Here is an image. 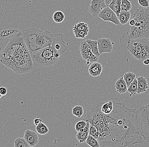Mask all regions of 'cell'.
Returning a JSON list of instances; mask_svg holds the SVG:
<instances>
[{
    "label": "cell",
    "instance_id": "6da1fadb",
    "mask_svg": "<svg viewBox=\"0 0 149 147\" xmlns=\"http://www.w3.org/2000/svg\"><path fill=\"white\" fill-rule=\"evenodd\" d=\"M113 108L105 114L100 103L88 106L83 120L96 127L100 147H131L144 142L139 110L128 107L123 102L113 100Z\"/></svg>",
    "mask_w": 149,
    "mask_h": 147
},
{
    "label": "cell",
    "instance_id": "7a4b0ae2",
    "mask_svg": "<svg viewBox=\"0 0 149 147\" xmlns=\"http://www.w3.org/2000/svg\"><path fill=\"white\" fill-rule=\"evenodd\" d=\"M1 46V63L15 73L25 74L33 69L34 65L22 32L12 29L2 31Z\"/></svg>",
    "mask_w": 149,
    "mask_h": 147
},
{
    "label": "cell",
    "instance_id": "3957f363",
    "mask_svg": "<svg viewBox=\"0 0 149 147\" xmlns=\"http://www.w3.org/2000/svg\"><path fill=\"white\" fill-rule=\"evenodd\" d=\"M22 33L25 43L30 53L49 46L54 40L51 32L38 29H27L23 30Z\"/></svg>",
    "mask_w": 149,
    "mask_h": 147
},
{
    "label": "cell",
    "instance_id": "277c9868",
    "mask_svg": "<svg viewBox=\"0 0 149 147\" xmlns=\"http://www.w3.org/2000/svg\"><path fill=\"white\" fill-rule=\"evenodd\" d=\"M34 66L45 68L52 67L57 63L62 56L51 45L30 53Z\"/></svg>",
    "mask_w": 149,
    "mask_h": 147
},
{
    "label": "cell",
    "instance_id": "5b68a950",
    "mask_svg": "<svg viewBox=\"0 0 149 147\" xmlns=\"http://www.w3.org/2000/svg\"><path fill=\"white\" fill-rule=\"evenodd\" d=\"M149 45L148 39H135L129 40L127 49L129 53L136 60L139 61V54L141 51Z\"/></svg>",
    "mask_w": 149,
    "mask_h": 147
},
{
    "label": "cell",
    "instance_id": "8992f818",
    "mask_svg": "<svg viewBox=\"0 0 149 147\" xmlns=\"http://www.w3.org/2000/svg\"><path fill=\"white\" fill-rule=\"evenodd\" d=\"M141 118V128L143 139L149 142V110L146 106L139 108Z\"/></svg>",
    "mask_w": 149,
    "mask_h": 147
},
{
    "label": "cell",
    "instance_id": "52a82bcc",
    "mask_svg": "<svg viewBox=\"0 0 149 147\" xmlns=\"http://www.w3.org/2000/svg\"><path fill=\"white\" fill-rule=\"evenodd\" d=\"M148 39L149 38V27L130 26V32L128 35L129 40L135 39Z\"/></svg>",
    "mask_w": 149,
    "mask_h": 147
},
{
    "label": "cell",
    "instance_id": "ba28073f",
    "mask_svg": "<svg viewBox=\"0 0 149 147\" xmlns=\"http://www.w3.org/2000/svg\"><path fill=\"white\" fill-rule=\"evenodd\" d=\"M80 52L82 57L87 62L86 65L89 64L90 62H96L98 60L99 58L92 52L90 45L86 40L80 44Z\"/></svg>",
    "mask_w": 149,
    "mask_h": 147
},
{
    "label": "cell",
    "instance_id": "9c48e42d",
    "mask_svg": "<svg viewBox=\"0 0 149 147\" xmlns=\"http://www.w3.org/2000/svg\"><path fill=\"white\" fill-rule=\"evenodd\" d=\"M98 17L106 22H110L116 25L121 24L116 14L107 6L101 11Z\"/></svg>",
    "mask_w": 149,
    "mask_h": 147
},
{
    "label": "cell",
    "instance_id": "30bf717a",
    "mask_svg": "<svg viewBox=\"0 0 149 147\" xmlns=\"http://www.w3.org/2000/svg\"><path fill=\"white\" fill-rule=\"evenodd\" d=\"M132 17L138 20L141 26L149 27V8L138 7Z\"/></svg>",
    "mask_w": 149,
    "mask_h": 147
},
{
    "label": "cell",
    "instance_id": "8fae6325",
    "mask_svg": "<svg viewBox=\"0 0 149 147\" xmlns=\"http://www.w3.org/2000/svg\"><path fill=\"white\" fill-rule=\"evenodd\" d=\"M54 40L51 45L56 51L62 55L67 50L68 44L63 40V36L60 33L53 34Z\"/></svg>",
    "mask_w": 149,
    "mask_h": 147
},
{
    "label": "cell",
    "instance_id": "7c38bea8",
    "mask_svg": "<svg viewBox=\"0 0 149 147\" xmlns=\"http://www.w3.org/2000/svg\"><path fill=\"white\" fill-rule=\"evenodd\" d=\"M88 24L83 22L75 24L73 27L74 36L78 39H83L88 35L89 31Z\"/></svg>",
    "mask_w": 149,
    "mask_h": 147
},
{
    "label": "cell",
    "instance_id": "4fadbf2b",
    "mask_svg": "<svg viewBox=\"0 0 149 147\" xmlns=\"http://www.w3.org/2000/svg\"><path fill=\"white\" fill-rule=\"evenodd\" d=\"M107 6L105 0H92L89 6V12L93 16H98L101 11Z\"/></svg>",
    "mask_w": 149,
    "mask_h": 147
},
{
    "label": "cell",
    "instance_id": "5bb4252c",
    "mask_svg": "<svg viewBox=\"0 0 149 147\" xmlns=\"http://www.w3.org/2000/svg\"><path fill=\"white\" fill-rule=\"evenodd\" d=\"M99 52L100 54L103 53H111L113 48V43L109 38H101L97 40Z\"/></svg>",
    "mask_w": 149,
    "mask_h": 147
},
{
    "label": "cell",
    "instance_id": "9a60e30c",
    "mask_svg": "<svg viewBox=\"0 0 149 147\" xmlns=\"http://www.w3.org/2000/svg\"><path fill=\"white\" fill-rule=\"evenodd\" d=\"M24 138L30 147H34L39 142V137L37 133L28 129L25 131Z\"/></svg>",
    "mask_w": 149,
    "mask_h": 147
},
{
    "label": "cell",
    "instance_id": "2e32d148",
    "mask_svg": "<svg viewBox=\"0 0 149 147\" xmlns=\"http://www.w3.org/2000/svg\"><path fill=\"white\" fill-rule=\"evenodd\" d=\"M102 71V66L100 63L97 62H93L89 68L88 71L93 77H96L100 76Z\"/></svg>",
    "mask_w": 149,
    "mask_h": 147
},
{
    "label": "cell",
    "instance_id": "e0dca14e",
    "mask_svg": "<svg viewBox=\"0 0 149 147\" xmlns=\"http://www.w3.org/2000/svg\"><path fill=\"white\" fill-rule=\"evenodd\" d=\"M90 126V123L87 122V124L86 125L85 128L83 129H81L77 133L76 137L80 143H83L86 141L88 135H89Z\"/></svg>",
    "mask_w": 149,
    "mask_h": 147
},
{
    "label": "cell",
    "instance_id": "ac0fdd59",
    "mask_svg": "<svg viewBox=\"0 0 149 147\" xmlns=\"http://www.w3.org/2000/svg\"><path fill=\"white\" fill-rule=\"evenodd\" d=\"M137 79L138 85V94L143 93L149 88L147 79L143 76H140Z\"/></svg>",
    "mask_w": 149,
    "mask_h": 147
},
{
    "label": "cell",
    "instance_id": "d6986e66",
    "mask_svg": "<svg viewBox=\"0 0 149 147\" xmlns=\"http://www.w3.org/2000/svg\"><path fill=\"white\" fill-rule=\"evenodd\" d=\"M115 88L118 93L121 94H124L127 92L128 86L126 83L123 77H121L117 80L115 83Z\"/></svg>",
    "mask_w": 149,
    "mask_h": 147
},
{
    "label": "cell",
    "instance_id": "ffe728a7",
    "mask_svg": "<svg viewBox=\"0 0 149 147\" xmlns=\"http://www.w3.org/2000/svg\"><path fill=\"white\" fill-rule=\"evenodd\" d=\"M130 11H121L118 16L121 24L124 25L127 24L130 19Z\"/></svg>",
    "mask_w": 149,
    "mask_h": 147
},
{
    "label": "cell",
    "instance_id": "44dd1931",
    "mask_svg": "<svg viewBox=\"0 0 149 147\" xmlns=\"http://www.w3.org/2000/svg\"><path fill=\"white\" fill-rule=\"evenodd\" d=\"M121 0H113L108 6L119 16L121 12Z\"/></svg>",
    "mask_w": 149,
    "mask_h": 147
},
{
    "label": "cell",
    "instance_id": "7402d4cb",
    "mask_svg": "<svg viewBox=\"0 0 149 147\" xmlns=\"http://www.w3.org/2000/svg\"><path fill=\"white\" fill-rule=\"evenodd\" d=\"M91 47L92 52L97 57L99 58L100 54L99 52L98 47L97 41L93 40L88 39L86 40Z\"/></svg>",
    "mask_w": 149,
    "mask_h": 147
},
{
    "label": "cell",
    "instance_id": "603a6c76",
    "mask_svg": "<svg viewBox=\"0 0 149 147\" xmlns=\"http://www.w3.org/2000/svg\"><path fill=\"white\" fill-rule=\"evenodd\" d=\"M138 81L137 79H135L130 84L128 87L127 92L130 93V96L135 95L138 94Z\"/></svg>",
    "mask_w": 149,
    "mask_h": 147
},
{
    "label": "cell",
    "instance_id": "cb8c5ba5",
    "mask_svg": "<svg viewBox=\"0 0 149 147\" xmlns=\"http://www.w3.org/2000/svg\"><path fill=\"white\" fill-rule=\"evenodd\" d=\"M53 18L54 21L56 23H61L65 20V15L61 11H57L54 13Z\"/></svg>",
    "mask_w": 149,
    "mask_h": 147
},
{
    "label": "cell",
    "instance_id": "d4e9b609",
    "mask_svg": "<svg viewBox=\"0 0 149 147\" xmlns=\"http://www.w3.org/2000/svg\"><path fill=\"white\" fill-rule=\"evenodd\" d=\"M123 78L128 87L136 79V75L134 72H126L124 75Z\"/></svg>",
    "mask_w": 149,
    "mask_h": 147
},
{
    "label": "cell",
    "instance_id": "484cf974",
    "mask_svg": "<svg viewBox=\"0 0 149 147\" xmlns=\"http://www.w3.org/2000/svg\"><path fill=\"white\" fill-rule=\"evenodd\" d=\"M36 130L37 132L40 135L46 134L49 132V128L45 124L42 122L36 125Z\"/></svg>",
    "mask_w": 149,
    "mask_h": 147
},
{
    "label": "cell",
    "instance_id": "4316f807",
    "mask_svg": "<svg viewBox=\"0 0 149 147\" xmlns=\"http://www.w3.org/2000/svg\"><path fill=\"white\" fill-rule=\"evenodd\" d=\"M86 142L87 145L91 147H100L99 142L97 139L91 135H88Z\"/></svg>",
    "mask_w": 149,
    "mask_h": 147
},
{
    "label": "cell",
    "instance_id": "83f0119b",
    "mask_svg": "<svg viewBox=\"0 0 149 147\" xmlns=\"http://www.w3.org/2000/svg\"><path fill=\"white\" fill-rule=\"evenodd\" d=\"M14 147H30V146L26 141L24 137H18L14 141Z\"/></svg>",
    "mask_w": 149,
    "mask_h": 147
},
{
    "label": "cell",
    "instance_id": "f1b7e54d",
    "mask_svg": "<svg viewBox=\"0 0 149 147\" xmlns=\"http://www.w3.org/2000/svg\"><path fill=\"white\" fill-rule=\"evenodd\" d=\"M84 113V109L82 106H76L72 109V114L78 118H81L83 115Z\"/></svg>",
    "mask_w": 149,
    "mask_h": 147
},
{
    "label": "cell",
    "instance_id": "f546056e",
    "mask_svg": "<svg viewBox=\"0 0 149 147\" xmlns=\"http://www.w3.org/2000/svg\"><path fill=\"white\" fill-rule=\"evenodd\" d=\"M121 11H130L132 6L129 0H121Z\"/></svg>",
    "mask_w": 149,
    "mask_h": 147
},
{
    "label": "cell",
    "instance_id": "4dcf8cb0",
    "mask_svg": "<svg viewBox=\"0 0 149 147\" xmlns=\"http://www.w3.org/2000/svg\"><path fill=\"white\" fill-rule=\"evenodd\" d=\"M89 134L93 136L94 137L97 139L99 137V132L96 127L93 125L90 124L89 128Z\"/></svg>",
    "mask_w": 149,
    "mask_h": 147
},
{
    "label": "cell",
    "instance_id": "1f68e13d",
    "mask_svg": "<svg viewBox=\"0 0 149 147\" xmlns=\"http://www.w3.org/2000/svg\"><path fill=\"white\" fill-rule=\"evenodd\" d=\"M128 34H127V33L124 34L120 40L121 47H123V48H126V49L127 44H128V41L129 40L128 39Z\"/></svg>",
    "mask_w": 149,
    "mask_h": 147
},
{
    "label": "cell",
    "instance_id": "d6a6232c",
    "mask_svg": "<svg viewBox=\"0 0 149 147\" xmlns=\"http://www.w3.org/2000/svg\"><path fill=\"white\" fill-rule=\"evenodd\" d=\"M86 124H87V122L86 121H84V120L80 121L77 122L75 124V130L77 132H79L81 129L84 128Z\"/></svg>",
    "mask_w": 149,
    "mask_h": 147
},
{
    "label": "cell",
    "instance_id": "836d02e7",
    "mask_svg": "<svg viewBox=\"0 0 149 147\" xmlns=\"http://www.w3.org/2000/svg\"><path fill=\"white\" fill-rule=\"evenodd\" d=\"M139 3L141 6L144 8H148L149 6L148 0H138Z\"/></svg>",
    "mask_w": 149,
    "mask_h": 147
},
{
    "label": "cell",
    "instance_id": "e575fe53",
    "mask_svg": "<svg viewBox=\"0 0 149 147\" xmlns=\"http://www.w3.org/2000/svg\"><path fill=\"white\" fill-rule=\"evenodd\" d=\"M7 93V90L6 87L2 86L0 88V98L5 95Z\"/></svg>",
    "mask_w": 149,
    "mask_h": 147
},
{
    "label": "cell",
    "instance_id": "d590c367",
    "mask_svg": "<svg viewBox=\"0 0 149 147\" xmlns=\"http://www.w3.org/2000/svg\"><path fill=\"white\" fill-rule=\"evenodd\" d=\"M42 121V119L37 118L34 119L33 120V122H34V125H37L41 123Z\"/></svg>",
    "mask_w": 149,
    "mask_h": 147
},
{
    "label": "cell",
    "instance_id": "8d00e7d4",
    "mask_svg": "<svg viewBox=\"0 0 149 147\" xmlns=\"http://www.w3.org/2000/svg\"><path fill=\"white\" fill-rule=\"evenodd\" d=\"M135 24H136V21L133 18H130V20L129 21V24L130 26H135Z\"/></svg>",
    "mask_w": 149,
    "mask_h": 147
},
{
    "label": "cell",
    "instance_id": "74e56055",
    "mask_svg": "<svg viewBox=\"0 0 149 147\" xmlns=\"http://www.w3.org/2000/svg\"><path fill=\"white\" fill-rule=\"evenodd\" d=\"M143 63L145 65H149V58L143 61Z\"/></svg>",
    "mask_w": 149,
    "mask_h": 147
},
{
    "label": "cell",
    "instance_id": "f35d334b",
    "mask_svg": "<svg viewBox=\"0 0 149 147\" xmlns=\"http://www.w3.org/2000/svg\"><path fill=\"white\" fill-rule=\"evenodd\" d=\"M105 2H106V4L108 6L111 3V2L113 0H105Z\"/></svg>",
    "mask_w": 149,
    "mask_h": 147
},
{
    "label": "cell",
    "instance_id": "ab89813d",
    "mask_svg": "<svg viewBox=\"0 0 149 147\" xmlns=\"http://www.w3.org/2000/svg\"><path fill=\"white\" fill-rule=\"evenodd\" d=\"M146 107H147L148 108V109L149 110V104H148V105L146 106Z\"/></svg>",
    "mask_w": 149,
    "mask_h": 147
},
{
    "label": "cell",
    "instance_id": "60d3db41",
    "mask_svg": "<svg viewBox=\"0 0 149 147\" xmlns=\"http://www.w3.org/2000/svg\"></svg>",
    "mask_w": 149,
    "mask_h": 147
}]
</instances>
